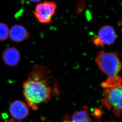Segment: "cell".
Wrapping results in <instances>:
<instances>
[{
	"label": "cell",
	"instance_id": "cell-1",
	"mask_svg": "<svg viewBox=\"0 0 122 122\" xmlns=\"http://www.w3.org/2000/svg\"><path fill=\"white\" fill-rule=\"evenodd\" d=\"M50 71L44 66L36 65L23 85V94L27 105L37 110L41 104L51 98Z\"/></svg>",
	"mask_w": 122,
	"mask_h": 122
},
{
	"label": "cell",
	"instance_id": "cell-2",
	"mask_svg": "<svg viewBox=\"0 0 122 122\" xmlns=\"http://www.w3.org/2000/svg\"><path fill=\"white\" fill-rule=\"evenodd\" d=\"M122 80L119 75L107 78L100 86L103 89L102 104L108 110H112L115 116H121L122 113Z\"/></svg>",
	"mask_w": 122,
	"mask_h": 122
},
{
	"label": "cell",
	"instance_id": "cell-3",
	"mask_svg": "<svg viewBox=\"0 0 122 122\" xmlns=\"http://www.w3.org/2000/svg\"><path fill=\"white\" fill-rule=\"evenodd\" d=\"M95 62L100 70L108 78L115 77L119 75L122 65L116 53L101 51L96 58Z\"/></svg>",
	"mask_w": 122,
	"mask_h": 122
},
{
	"label": "cell",
	"instance_id": "cell-4",
	"mask_svg": "<svg viewBox=\"0 0 122 122\" xmlns=\"http://www.w3.org/2000/svg\"><path fill=\"white\" fill-rule=\"evenodd\" d=\"M56 10V5L55 2L44 1L36 5L34 14L39 22L46 24L52 21Z\"/></svg>",
	"mask_w": 122,
	"mask_h": 122
},
{
	"label": "cell",
	"instance_id": "cell-5",
	"mask_svg": "<svg viewBox=\"0 0 122 122\" xmlns=\"http://www.w3.org/2000/svg\"><path fill=\"white\" fill-rule=\"evenodd\" d=\"M117 38L115 29L112 26L107 25L102 27L98 32V35L93 38L94 44L97 47H104L114 44Z\"/></svg>",
	"mask_w": 122,
	"mask_h": 122
},
{
	"label": "cell",
	"instance_id": "cell-6",
	"mask_svg": "<svg viewBox=\"0 0 122 122\" xmlns=\"http://www.w3.org/2000/svg\"><path fill=\"white\" fill-rule=\"evenodd\" d=\"M9 112L14 119L20 121L25 119L29 113V106L21 100L13 102L10 106Z\"/></svg>",
	"mask_w": 122,
	"mask_h": 122
},
{
	"label": "cell",
	"instance_id": "cell-7",
	"mask_svg": "<svg viewBox=\"0 0 122 122\" xmlns=\"http://www.w3.org/2000/svg\"><path fill=\"white\" fill-rule=\"evenodd\" d=\"M2 59L8 66H17L21 59V55L18 50L14 47H8L4 51Z\"/></svg>",
	"mask_w": 122,
	"mask_h": 122
},
{
	"label": "cell",
	"instance_id": "cell-8",
	"mask_svg": "<svg viewBox=\"0 0 122 122\" xmlns=\"http://www.w3.org/2000/svg\"><path fill=\"white\" fill-rule=\"evenodd\" d=\"M9 36L12 41L19 43L27 40L29 37V34L23 26L15 25L10 30Z\"/></svg>",
	"mask_w": 122,
	"mask_h": 122
},
{
	"label": "cell",
	"instance_id": "cell-9",
	"mask_svg": "<svg viewBox=\"0 0 122 122\" xmlns=\"http://www.w3.org/2000/svg\"><path fill=\"white\" fill-rule=\"evenodd\" d=\"M71 122H92L87 111L85 109L75 112L71 116Z\"/></svg>",
	"mask_w": 122,
	"mask_h": 122
},
{
	"label": "cell",
	"instance_id": "cell-10",
	"mask_svg": "<svg viewBox=\"0 0 122 122\" xmlns=\"http://www.w3.org/2000/svg\"><path fill=\"white\" fill-rule=\"evenodd\" d=\"M10 30L5 23H0V41H6L9 36Z\"/></svg>",
	"mask_w": 122,
	"mask_h": 122
},
{
	"label": "cell",
	"instance_id": "cell-11",
	"mask_svg": "<svg viewBox=\"0 0 122 122\" xmlns=\"http://www.w3.org/2000/svg\"><path fill=\"white\" fill-rule=\"evenodd\" d=\"M8 122H21L20 121H18L16 120H14V119H11V120H9Z\"/></svg>",
	"mask_w": 122,
	"mask_h": 122
},
{
	"label": "cell",
	"instance_id": "cell-12",
	"mask_svg": "<svg viewBox=\"0 0 122 122\" xmlns=\"http://www.w3.org/2000/svg\"><path fill=\"white\" fill-rule=\"evenodd\" d=\"M30 0L31 2H38L41 1V0Z\"/></svg>",
	"mask_w": 122,
	"mask_h": 122
},
{
	"label": "cell",
	"instance_id": "cell-13",
	"mask_svg": "<svg viewBox=\"0 0 122 122\" xmlns=\"http://www.w3.org/2000/svg\"><path fill=\"white\" fill-rule=\"evenodd\" d=\"M71 122V121H67V120H66V121H62V122Z\"/></svg>",
	"mask_w": 122,
	"mask_h": 122
},
{
	"label": "cell",
	"instance_id": "cell-14",
	"mask_svg": "<svg viewBox=\"0 0 122 122\" xmlns=\"http://www.w3.org/2000/svg\"></svg>",
	"mask_w": 122,
	"mask_h": 122
}]
</instances>
